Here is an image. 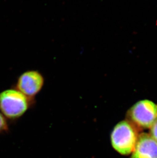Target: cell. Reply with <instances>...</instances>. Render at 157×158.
<instances>
[{
  "mask_svg": "<svg viewBox=\"0 0 157 158\" xmlns=\"http://www.w3.org/2000/svg\"><path fill=\"white\" fill-rule=\"evenodd\" d=\"M9 126L4 116L0 112V133L8 131Z\"/></svg>",
  "mask_w": 157,
  "mask_h": 158,
  "instance_id": "obj_6",
  "label": "cell"
},
{
  "mask_svg": "<svg viewBox=\"0 0 157 158\" xmlns=\"http://www.w3.org/2000/svg\"><path fill=\"white\" fill-rule=\"evenodd\" d=\"M34 102L16 89H6L0 93V112L5 118L15 120L24 116Z\"/></svg>",
  "mask_w": 157,
  "mask_h": 158,
  "instance_id": "obj_1",
  "label": "cell"
},
{
  "mask_svg": "<svg viewBox=\"0 0 157 158\" xmlns=\"http://www.w3.org/2000/svg\"><path fill=\"white\" fill-rule=\"evenodd\" d=\"M43 75L37 70H28L22 73L16 82V89L29 98L34 100L45 85Z\"/></svg>",
  "mask_w": 157,
  "mask_h": 158,
  "instance_id": "obj_4",
  "label": "cell"
},
{
  "mask_svg": "<svg viewBox=\"0 0 157 158\" xmlns=\"http://www.w3.org/2000/svg\"><path fill=\"white\" fill-rule=\"evenodd\" d=\"M131 158H157V142L150 134L138 135Z\"/></svg>",
  "mask_w": 157,
  "mask_h": 158,
  "instance_id": "obj_5",
  "label": "cell"
},
{
  "mask_svg": "<svg viewBox=\"0 0 157 158\" xmlns=\"http://www.w3.org/2000/svg\"><path fill=\"white\" fill-rule=\"evenodd\" d=\"M150 128V135L157 142V119Z\"/></svg>",
  "mask_w": 157,
  "mask_h": 158,
  "instance_id": "obj_7",
  "label": "cell"
},
{
  "mask_svg": "<svg viewBox=\"0 0 157 158\" xmlns=\"http://www.w3.org/2000/svg\"><path fill=\"white\" fill-rule=\"evenodd\" d=\"M138 137L135 127L129 121H122L114 127L111 132V145L122 155H128L133 151Z\"/></svg>",
  "mask_w": 157,
  "mask_h": 158,
  "instance_id": "obj_2",
  "label": "cell"
},
{
  "mask_svg": "<svg viewBox=\"0 0 157 158\" xmlns=\"http://www.w3.org/2000/svg\"><path fill=\"white\" fill-rule=\"evenodd\" d=\"M132 122L142 128H151L157 119V105L151 100H140L128 112Z\"/></svg>",
  "mask_w": 157,
  "mask_h": 158,
  "instance_id": "obj_3",
  "label": "cell"
}]
</instances>
